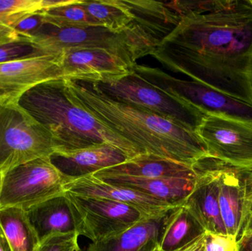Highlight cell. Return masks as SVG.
Wrapping results in <instances>:
<instances>
[{
	"label": "cell",
	"mask_w": 252,
	"mask_h": 251,
	"mask_svg": "<svg viewBox=\"0 0 252 251\" xmlns=\"http://www.w3.org/2000/svg\"><path fill=\"white\" fill-rule=\"evenodd\" d=\"M186 8L151 56L252 105V0L186 1Z\"/></svg>",
	"instance_id": "1"
},
{
	"label": "cell",
	"mask_w": 252,
	"mask_h": 251,
	"mask_svg": "<svg viewBox=\"0 0 252 251\" xmlns=\"http://www.w3.org/2000/svg\"><path fill=\"white\" fill-rule=\"evenodd\" d=\"M64 80L71 96L80 106L143 154L191 167L208 156L205 144L196 132L155 113L112 100L93 81Z\"/></svg>",
	"instance_id": "2"
},
{
	"label": "cell",
	"mask_w": 252,
	"mask_h": 251,
	"mask_svg": "<svg viewBox=\"0 0 252 251\" xmlns=\"http://www.w3.org/2000/svg\"><path fill=\"white\" fill-rule=\"evenodd\" d=\"M17 104L48 133L56 152L109 144L122 150L129 159L143 154L80 106L72 98L63 78L33 87L22 96Z\"/></svg>",
	"instance_id": "3"
},
{
	"label": "cell",
	"mask_w": 252,
	"mask_h": 251,
	"mask_svg": "<svg viewBox=\"0 0 252 251\" xmlns=\"http://www.w3.org/2000/svg\"><path fill=\"white\" fill-rule=\"evenodd\" d=\"M129 7L136 20L123 30L101 26L57 28L45 24L29 42L41 55L50 56H59L66 49H103L134 66L138 59L151 55L176 25L162 12L150 6L136 3Z\"/></svg>",
	"instance_id": "4"
},
{
	"label": "cell",
	"mask_w": 252,
	"mask_h": 251,
	"mask_svg": "<svg viewBox=\"0 0 252 251\" xmlns=\"http://www.w3.org/2000/svg\"><path fill=\"white\" fill-rule=\"evenodd\" d=\"M94 83L112 100L155 113L194 132L207 115L161 91L133 70L124 76Z\"/></svg>",
	"instance_id": "5"
},
{
	"label": "cell",
	"mask_w": 252,
	"mask_h": 251,
	"mask_svg": "<svg viewBox=\"0 0 252 251\" xmlns=\"http://www.w3.org/2000/svg\"><path fill=\"white\" fill-rule=\"evenodd\" d=\"M56 150L48 133L19 105L0 106V173Z\"/></svg>",
	"instance_id": "6"
},
{
	"label": "cell",
	"mask_w": 252,
	"mask_h": 251,
	"mask_svg": "<svg viewBox=\"0 0 252 251\" xmlns=\"http://www.w3.org/2000/svg\"><path fill=\"white\" fill-rule=\"evenodd\" d=\"M72 178L63 175L50 161L39 158L19 165L2 175L0 209H27L66 193Z\"/></svg>",
	"instance_id": "7"
},
{
	"label": "cell",
	"mask_w": 252,
	"mask_h": 251,
	"mask_svg": "<svg viewBox=\"0 0 252 251\" xmlns=\"http://www.w3.org/2000/svg\"><path fill=\"white\" fill-rule=\"evenodd\" d=\"M133 70L161 91L192 105L205 114L239 121L252 126V105L194 81L174 78L158 68L135 65Z\"/></svg>",
	"instance_id": "8"
},
{
	"label": "cell",
	"mask_w": 252,
	"mask_h": 251,
	"mask_svg": "<svg viewBox=\"0 0 252 251\" xmlns=\"http://www.w3.org/2000/svg\"><path fill=\"white\" fill-rule=\"evenodd\" d=\"M75 230L98 243L121 234L143 220L133 208L107 199L85 197L66 192Z\"/></svg>",
	"instance_id": "9"
},
{
	"label": "cell",
	"mask_w": 252,
	"mask_h": 251,
	"mask_svg": "<svg viewBox=\"0 0 252 251\" xmlns=\"http://www.w3.org/2000/svg\"><path fill=\"white\" fill-rule=\"evenodd\" d=\"M207 154L240 168L252 169V126L216 115L207 114L196 130Z\"/></svg>",
	"instance_id": "10"
},
{
	"label": "cell",
	"mask_w": 252,
	"mask_h": 251,
	"mask_svg": "<svg viewBox=\"0 0 252 251\" xmlns=\"http://www.w3.org/2000/svg\"><path fill=\"white\" fill-rule=\"evenodd\" d=\"M214 161L222 220L227 235L238 240L252 217V169Z\"/></svg>",
	"instance_id": "11"
},
{
	"label": "cell",
	"mask_w": 252,
	"mask_h": 251,
	"mask_svg": "<svg viewBox=\"0 0 252 251\" xmlns=\"http://www.w3.org/2000/svg\"><path fill=\"white\" fill-rule=\"evenodd\" d=\"M61 56H35L0 63V106L17 104L33 87L62 79Z\"/></svg>",
	"instance_id": "12"
},
{
	"label": "cell",
	"mask_w": 252,
	"mask_h": 251,
	"mask_svg": "<svg viewBox=\"0 0 252 251\" xmlns=\"http://www.w3.org/2000/svg\"><path fill=\"white\" fill-rule=\"evenodd\" d=\"M196 184L183 206L205 232L227 235L219 204L218 172L214 159L205 156L193 165Z\"/></svg>",
	"instance_id": "13"
},
{
	"label": "cell",
	"mask_w": 252,
	"mask_h": 251,
	"mask_svg": "<svg viewBox=\"0 0 252 251\" xmlns=\"http://www.w3.org/2000/svg\"><path fill=\"white\" fill-rule=\"evenodd\" d=\"M66 192L127 205L137 211L143 220L162 219L170 210L179 206L169 204L138 190L105 182L93 175L72 180L66 185Z\"/></svg>",
	"instance_id": "14"
},
{
	"label": "cell",
	"mask_w": 252,
	"mask_h": 251,
	"mask_svg": "<svg viewBox=\"0 0 252 251\" xmlns=\"http://www.w3.org/2000/svg\"><path fill=\"white\" fill-rule=\"evenodd\" d=\"M60 56L63 79L101 82L127 75L134 67L103 49H66Z\"/></svg>",
	"instance_id": "15"
},
{
	"label": "cell",
	"mask_w": 252,
	"mask_h": 251,
	"mask_svg": "<svg viewBox=\"0 0 252 251\" xmlns=\"http://www.w3.org/2000/svg\"><path fill=\"white\" fill-rule=\"evenodd\" d=\"M50 159L62 173L72 179L93 175L129 159L122 150L109 144H95L71 151L55 152Z\"/></svg>",
	"instance_id": "16"
},
{
	"label": "cell",
	"mask_w": 252,
	"mask_h": 251,
	"mask_svg": "<svg viewBox=\"0 0 252 251\" xmlns=\"http://www.w3.org/2000/svg\"><path fill=\"white\" fill-rule=\"evenodd\" d=\"M94 176L127 175L143 178H196L193 167L151 154H141L117 166L98 171Z\"/></svg>",
	"instance_id": "17"
},
{
	"label": "cell",
	"mask_w": 252,
	"mask_h": 251,
	"mask_svg": "<svg viewBox=\"0 0 252 251\" xmlns=\"http://www.w3.org/2000/svg\"><path fill=\"white\" fill-rule=\"evenodd\" d=\"M96 178L109 184L138 190L173 206L184 204L195 188L197 180V178H143L127 175H101Z\"/></svg>",
	"instance_id": "18"
},
{
	"label": "cell",
	"mask_w": 252,
	"mask_h": 251,
	"mask_svg": "<svg viewBox=\"0 0 252 251\" xmlns=\"http://www.w3.org/2000/svg\"><path fill=\"white\" fill-rule=\"evenodd\" d=\"M39 241L53 234L75 231L73 218L64 194L35 205L26 210Z\"/></svg>",
	"instance_id": "19"
},
{
	"label": "cell",
	"mask_w": 252,
	"mask_h": 251,
	"mask_svg": "<svg viewBox=\"0 0 252 251\" xmlns=\"http://www.w3.org/2000/svg\"><path fill=\"white\" fill-rule=\"evenodd\" d=\"M205 231L183 205L170 210L163 218L157 247L171 251L183 247Z\"/></svg>",
	"instance_id": "20"
},
{
	"label": "cell",
	"mask_w": 252,
	"mask_h": 251,
	"mask_svg": "<svg viewBox=\"0 0 252 251\" xmlns=\"http://www.w3.org/2000/svg\"><path fill=\"white\" fill-rule=\"evenodd\" d=\"M163 218L142 221L115 237L90 244L86 251H141L150 245L157 243L161 233Z\"/></svg>",
	"instance_id": "21"
},
{
	"label": "cell",
	"mask_w": 252,
	"mask_h": 251,
	"mask_svg": "<svg viewBox=\"0 0 252 251\" xmlns=\"http://www.w3.org/2000/svg\"><path fill=\"white\" fill-rule=\"evenodd\" d=\"M0 227L12 251H36L38 249L39 239L25 209L17 207L0 209Z\"/></svg>",
	"instance_id": "22"
},
{
	"label": "cell",
	"mask_w": 252,
	"mask_h": 251,
	"mask_svg": "<svg viewBox=\"0 0 252 251\" xmlns=\"http://www.w3.org/2000/svg\"><path fill=\"white\" fill-rule=\"evenodd\" d=\"M82 4L100 26L112 30H123L136 20L125 0H82Z\"/></svg>",
	"instance_id": "23"
},
{
	"label": "cell",
	"mask_w": 252,
	"mask_h": 251,
	"mask_svg": "<svg viewBox=\"0 0 252 251\" xmlns=\"http://www.w3.org/2000/svg\"><path fill=\"white\" fill-rule=\"evenodd\" d=\"M45 10L44 0H0V45L22 41L14 32L21 20Z\"/></svg>",
	"instance_id": "24"
},
{
	"label": "cell",
	"mask_w": 252,
	"mask_h": 251,
	"mask_svg": "<svg viewBox=\"0 0 252 251\" xmlns=\"http://www.w3.org/2000/svg\"><path fill=\"white\" fill-rule=\"evenodd\" d=\"M44 23L57 28L100 26L84 8L82 0H66L63 4L41 12Z\"/></svg>",
	"instance_id": "25"
},
{
	"label": "cell",
	"mask_w": 252,
	"mask_h": 251,
	"mask_svg": "<svg viewBox=\"0 0 252 251\" xmlns=\"http://www.w3.org/2000/svg\"><path fill=\"white\" fill-rule=\"evenodd\" d=\"M79 237L75 231L53 234L40 242L36 251H78Z\"/></svg>",
	"instance_id": "26"
},
{
	"label": "cell",
	"mask_w": 252,
	"mask_h": 251,
	"mask_svg": "<svg viewBox=\"0 0 252 251\" xmlns=\"http://www.w3.org/2000/svg\"><path fill=\"white\" fill-rule=\"evenodd\" d=\"M44 56L31 43L15 41L0 45V63L13 61L19 59Z\"/></svg>",
	"instance_id": "27"
},
{
	"label": "cell",
	"mask_w": 252,
	"mask_h": 251,
	"mask_svg": "<svg viewBox=\"0 0 252 251\" xmlns=\"http://www.w3.org/2000/svg\"><path fill=\"white\" fill-rule=\"evenodd\" d=\"M204 251H239L238 240L229 235L205 232Z\"/></svg>",
	"instance_id": "28"
},
{
	"label": "cell",
	"mask_w": 252,
	"mask_h": 251,
	"mask_svg": "<svg viewBox=\"0 0 252 251\" xmlns=\"http://www.w3.org/2000/svg\"><path fill=\"white\" fill-rule=\"evenodd\" d=\"M238 242L239 251H252V217Z\"/></svg>",
	"instance_id": "29"
},
{
	"label": "cell",
	"mask_w": 252,
	"mask_h": 251,
	"mask_svg": "<svg viewBox=\"0 0 252 251\" xmlns=\"http://www.w3.org/2000/svg\"><path fill=\"white\" fill-rule=\"evenodd\" d=\"M204 240H205V233L200 237H197L195 240H192L188 244L185 245L183 247L179 248L171 251H204ZM150 251H163L157 247V244L151 249Z\"/></svg>",
	"instance_id": "30"
},
{
	"label": "cell",
	"mask_w": 252,
	"mask_h": 251,
	"mask_svg": "<svg viewBox=\"0 0 252 251\" xmlns=\"http://www.w3.org/2000/svg\"><path fill=\"white\" fill-rule=\"evenodd\" d=\"M0 251H12L1 227H0Z\"/></svg>",
	"instance_id": "31"
},
{
	"label": "cell",
	"mask_w": 252,
	"mask_h": 251,
	"mask_svg": "<svg viewBox=\"0 0 252 251\" xmlns=\"http://www.w3.org/2000/svg\"><path fill=\"white\" fill-rule=\"evenodd\" d=\"M156 244H157V243H156ZM156 244L150 245V246H147V247H145V249H142V250L139 251H150L151 250V249H152V248L155 246Z\"/></svg>",
	"instance_id": "32"
},
{
	"label": "cell",
	"mask_w": 252,
	"mask_h": 251,
	"mask_svg": "<svg viewBox=\"0 0 252 251\" xmlns=\"http://www.w3.org/2000/svg\"><path fill=\"white\" fill-rule=\"evenodd\" d=\"M2 175L3 174L0 173V192H1V183H2Z\"/></svg>",
	"instance_id": "33"
},
{
	"label": "cell",
	"mask_w": 252,
	"mask_h": 251,
	"mask_svg": "<svg viewBox=\"0 0 252 251\" xmlns=\"http://www.w3.org/2000/svg\"><path fill=\"white\" fill-rule=\"evenodd\" d=\"M78 251H83L82 250H81V249H79V250H78Z\"/></svg>",
	"instance_id": "34"
},
{
	"label": "cell",
	"mask_w": 252,
	"mask_h": 251,
	"mask_svg": "<svg viewBox=\"0 0 252 251\" xmlns=\"http://www.w3.org/2000/svg\"></svg>",
	"instance_id": "35"
}]
</instances>
